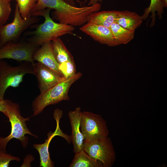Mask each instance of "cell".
<instances>
[{
  "instance_id": "603a6c76",
  "label": "cell",
  "mask_w": 167,
  "mask_h": 167,
  "mask_svg": "<svg viewBox=\"0 0 167 167\" xmlns=\"http://www.w3.org/2000/svg\"><path fill=\"white\" fill-rule=\"evenodd\" d=\"M11 11L10 2L6 0H0V27L6 22Z\"/></svg>"
},
{
  "instance_id": "44dd1931",
  "label": "cell",
  "mask_w": 167,
  "mask_h": 167,
  "mask_svg": "<svg viewBox=\"0 0 167 167\" xmlns=\"http://www.w3.org/2000/svg\"><path fill=\"white\" fill-rule=\"evenodd\" d=\"M22 17L26 19L31 16V12L37 0H15Z\"/></svg>"
},
{
  "instance_id": "4316f807",
  "label": "cell",
  "mask_w": 167,
  "mask_h": 167,
  "mask_svg": "<svg viewBox=\"0 0 167 167\" xmlns=\"http://www.w3.org/2000/svg\"><path fill=\"white\" fill-rule=\"evenodd\" d=\"M164 7H167V0H161Z\"/></svg>"
},
{
  "instance_id": "d6986e66",
  "label": "cell",
  "mask_w": 167,
  "mask_h": 167,
  "mask_svg": "<svg viewBox=\"0 0 167 167\" xmlns=\"http://www.w3.org/2000/svg\"><path fill=\"white\" fill-rule=\"evenodd\" d=\"M55 59L59 64L74 59L73 57L59 38L51 41Z\"/></svg>"
},
{
  "instance_id": "7a4b0ae2",
  "label": "cell",
  "mask_w": 167,
  "mask_h": 167,
  "mask_svg": "<svg viewBox=\"0 0 167 167\" xmlns=\"http://www.w3.org/2000/svg\"><path fill=\"white\" fill-rule=\"evenodd\" d=\"M50 10L47 8L31 13V16H43L45 20L42 24L38 25L35 30L28 33L31 36L28 41L40 46L65 34L75 35L73 32L75 30L74 26L55 22L50 16Z\"/></svg>"
},
{
  "instance_id": "9a60e30c",
  "label": "cell",
  "mask_w": 167,
  "mask_h": 167,
  "mask_svg": "<svg viewBox=\"0 0 167 167\" xmlns=\"http://www.w3.org/2000/svg\"><path fill=\"white\" fill-rule=\"evenodd\" d=\"M143 20L141 16L136 12L125 10L118 11L115 23L130 31L135 32L141 25Z\"/></svg>"
},
{
  "instance_id": "d4e9b609",
  "label": "cell",
  "mask_w": 167,
  "mask_h": 167,
  "mask_svg": "<svg viewBox=\"0 0 167 167\" xmlns=\"http://www.w3.org/2000/svg\"><path fill=\"white\" fill-rule=\"evenodd\" d=\"M6 109V99H0V112L5 115Z\"/></svg>"
},
{
  "instance_id": "ba28073f",
  "label": "cell",
  "mask_w": 167,
  "mask_h": 167,
  "mask_svg": "<svg viewBox=\"0 0 167 167\" xmlns=\"http://www.w3.org/2000/svg\"><path fill=\"white\" fill-rule=\"evenodd\" d=\"M80 128L84 139L107 137L109 134L106 121L100 115L90 112H82Z\"/></svg>"
},
{
  "instance_id": "3957f363",
  "label": "cell",
  "mask_w": 167,
  "mask_h": 167,
  "mask_svg": "<svg viewBox=\"0 0 167 167\" xmlns=\"http://www.w3.org/2000/svg\"><path fill=\"white\" fill-rule=\"evenodd\" d=\"M6 109L5 116L8 118L11 125L10 134L5 137H0V150L6 152V147L9 142L13 139L19 140L23 146L25 148L28 143V138L25 136L29 134L36 138V135L32 133L27 127L26 122L30 117L24 118L20 112L19 105L12 101L6 99Z\"/></svg>"
},
{
  "instance_id": "7c38bea8",
  "label": "cell",
  "mask_w": 167,
  "mask_h": 167,
  "mask_svg": "<svg viewBox=\"0 0 167 167\" xmlns=\"http://www.w3.org/2000/svg\"><path fill=\"white\" fill-rule=\"evenodd\" d=\"M79 29L101 44L110 46L117 45L109 28L87 22L81 26Z\"/></svg>"
},
{
  "instance_id": "30bf717a",
  "label": "cell",
  "mask_w": 167,
  "mask_h": 167,
  "mask_svg": "<svg viewBox=\"0 0 167 167\" xmlns=\"http://www.w3.org/2000/svg\"><path fill=\"white\" fill-rule=\"evenodd\" d=\"M62 111L59 109H55L54 113V118L57 122V126L54 132L50 131L47 134V138L45 142L41 144H34L33 147L38 152L40 157V166L41 167H53L54 162L51 160L49 154V148L50 143L56 136H61L65 139L68 143H70L71 137L64 133L60 129L59 126V120L62 118Z\"/></svg>"
},
{
  "instance_id": "5bb4252c",
  "label": "cell",
  "mask_w": 167,
  "mask_h": 167,
  "mask_svg": "<svg viewBox=\"0 0 167 167\" xmlns=\"http://www.w3.org/2000/svg\"><path fill=\"white\" fill-rule=\"evenodd\" d=\"M34 61L39 62L62 76L59 69V64L56 61L53 52L51 41L46 42L41 45L34 53Z\"/></svg>"
},
{
  "instance_id": "e0dca14e",
  "label": "cell",
  "mask_w": 167,
  "mask_h": 167,
  "mask_svg": "<svg viewBox=\"0 0 167 167\" xmlns=\"http://www.w3.org/2000/svg\"><path fill=\"white\" fill-rule=\"evenodd\" d=\"M69 167H103L98 161L91 158L83 149L75 153V156Z\"/></svg>"
},
{
  "instance_id": "277c9868",
  "label": "cell",
  "mask_w": 167,
  "mask_h": 167,
  "mask_svg": "<svg viewBox=\"0 0 167 167\" xmlns=\"http://www.w3.org/2000/svg\"><path fill=\"white\" fill-rule=\"evenodd\" d=\"M82 75L81 72L76 73L72 77L65 79L45 92L40 93L32 102L33 116L38 115L49 105H54L62 101H69L70 88Z\"/></svg>"
},
{
  "instance_id": "6da1fadb",
  "label": "cell",
  "mask_w": 167,
  "mask_h": 167,
  "mask_svg": "<svg viewBox=\"0 0 167 167\" xmlns=\"http://www.w3.org/2000/svg\"><path fill=\"white\" fill-rule=\"evenodd\" d=\"M47 8L54 10L52 13V19L60 23L79 26L87 23L89 16L99 11L101 6L97 3L90 6L77 7L63 0H37L31 13Z\"/></svg>"
},
{
  "instance_id": "2e32d148",
  "label": "cell",
  "mask_w": 167,
  "mask_h": 167,
  "mask_svg": "<svg viewBox=\"0 0 167 167\" xmlns=\"http://www.w3.org/2000/svg\"><path fill=\"white\" fill-rule=\"evenodd\" d=\"M118 11H109L94 12L88 17L87 22L109 28L116 22Z\"/></svg>"
},
{
  "instance_id": "ac0fdd59",
  "label": "cell",
  "mask_w": 167,
  "mask_h": 167,
  "mask_svg": "<svg viewBox=\"0 0 167 167\" xmlns=\"http://www.w3.org/2000/svg\"><path fill=\"white\" fill-rule=\"evenodd\" d=\"M109 28L117 45L126 44L134 38L135 32L130 31L124 28L116 23H113Z\"/></svg>"
},
{
  "instance_id": "f546056e",
  "label": "cell",
  "mask_w": 167,
  "mask_h": 167,
  "mask_svg": "<svg viewBox=\"0 0 167 167\" xmlns=\"http://www.w3.org/2000/svg\"></svg>"
},
{
  "instance_id": "4fadbf2b",
  "label": "cell",
  "mask_w": 167,
  "mask_h": 167,
  "mask_svg": "<svg viewBox=\"0 0 167 167\" xmlns=\"http://www.w3.org/2000/svg\"><path fill=\"white\" fill-rule=\"evenodd\" d=\"M82 112L80 107L68 113L71 128V141L73 146V152H78L83 149L84 138L81 133L80 124Z\"/></svg>"
},
{
  "instance_id": "52a82bcc",
  "label": "cell",
  "mask_w": 167,
  "mask_h": 167,
  "mask_svg": "<svg viewBox=\"0 0 167 167\" xmlns=\"http://www.w3.org/2000/svg\"><path fill=\"white\" fill-rule=\"evenodd\" d=\"M39 21V18L34 16H31L26 19H23L16 4L12 21L0 27V48L9 41L15 42L29 26Z\"/></svg>"
},
{
  "instance_id": "83f0119b",
  "label": "cell",
  "mask_w": 167,
  "mask_h": 167,
  "mask_svg": "<svg viewBox=\"0 0 167 167\" xmlns=\"http://www.w3.org/2000/svg\"><path fill=\"white\" fill-rule=\"evenodd\" d=\"M6 0V1H8L10 2L11 1H12V0Z\"/></svg>"
},
{
  "instance_id": "9c48e42d",
  "label": "cell",
  "mask_w": 167,
  "mask_h": 167,
  "mask_svg": "<svg viewBox=\"0 0 167 167\" xmlns=\"http://www.w3.org/2000/svg\"><path fill=\"white\" fill-rule=\"evenodd\" d=\"M39 47L28 41L16 43L9 41L0 48V60L4 58L11 59L33 64V55Z\"/></svg>"
},
{
  "instance_id": "5b68a950",
  "label": "cell",
  "mask_w": 167,
  "mask_h": 167,
  "mask_svg": "<svg viewBox=\"0 0 167 167\" xmlns=\"http://www.w3.org/2000/svg\"><path fill=\"white\" fill-rule=\"evenodd\" d=\"M27 74H34L33 63L24 62L19 65L12 66L5 61L0 60V99L9 87L19 86Z\"/></svg>"
},
{
  "instance_id": "484cf974",
  "label": "cell",
  "mask_w": 167,
  "mask_h": 167,
  "mask_svg": "<svg viewBox=\"0 0 167 167\" xmlns=\"http://www.w3.org/2000/svg\"><path fill=\"white\" fill-rule=\"evenodd\" d=\"M98 2H102V0H90L87 5V6H91L97 3Z\"/></svg>"
},
{
  "instance_id": "f1b7e54d",
  "label": "cell",
  "mask_w": 167,
  "mask_h": 167,
  "mask_svg": "<svg viewBox=\"0 0 167 167\" xmlns=\"http://www.w3.org/2000/svg\"><path fill=\"white\" fill-rule=\"evenodd\" d=\"M65 0L72 1V0Z\"/></svg>"
},
{
  "instance_id": "7402d4cb",
  "label": "cell",
  "mask_w": 167,
  "mask_h": 167,
  "mask_svg": "<svg viewBox=\"0 0 167 167\" xmlns=\"http://www.w3.org/2000/svg\"><path fill=\"white\" fill-rule=\"evenodd\" d=\"M59 68L62 76L65 79L71 78L76 73V66L74 59L59 64Z\"/></svg>"
},
{
  "instance_id": "cb8c5ba5",
  "label": "cell",
  "mask_w": 167,
  "mask_h": 167,
  "mask_svg": "<svg viewBox=\"0 0 167 167\" xmlns=\"http://www.w3.org/2000/svg\"><path fill=\"white\" fill-rule=\"evenodd\" d=\"M19 158L13 156L1 150H0V167H8L9 166L10 162L15 161H19Z\"/></svg>"
},
{
  "instance_id": "8992f818",
  "label": "cell",
  "mask_w": 167,
  "mask_h": 167,
  "mask_svg": "<svg viewBox=\"0 0 167 167\" xmlns=\"http://www.w3.org/2000/svg\"><path fill=\"white\" fill-rule=\"evenodd\" d=\"M83 149L92 159L101 162L103 167H110L116 159L115 152L108 136L84 139Z\"/></svg>"
},
{
  "instance_id": "8fae6325",
  "label": "cell",
  "mask_w": 167,
  "mask_h": 167,
  "mask_svg": "<svg viewBox=\"0 0 167 167\" xmlns=\"http://www.w3.org/2000/svg\"><path fill=\"white\" fill-rule=\"evenodd\" d=\"M33 66L34 75L37 77L40 93L45 92L65 79L39 62L34 63Z\"/></svg>"
},
{
  "instance_id": "ffe728a7",
  "label": "cell",
  "mask_w": 167,
  "mask_h": 167,
  "mask_svg": "<svg viewBox=\"0 0 167 167\" xmlns=\"http://www.w3.org/2000/svg\"><path fill=\"white\" fill-rule=\"evenodd\" d=\"M164 7L161 0H151L149 6L145 9L144 13L141 16L143 20L146 19L148 17L149 14L151 13L152 15L150 18H152V19L150 27L154 26L156 20L155 12L157 11L159 19H161L162 15L163 13Z\"/></svg>"
}]
</instances>
